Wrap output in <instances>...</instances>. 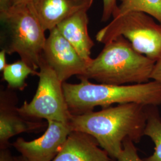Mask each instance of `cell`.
I'll return each mask as SVG.
<instances>
[{
  "label": "cell",
  "instance_id": "22",
  "mask_svg": "<svg viewBox=\"0 0 161 161\" xmlns=\"http://www.w3.org/2000/svg\"><path fill=\"white\" fill-rule=\"evenodd\" d=\"M13 161H29L28 159H26L23 156H14Z\"/></svg>",
  "mask_w": 161,
  "mask_h": 161
},
{
  "label": "cell",
  "instance_id": "17",
  "mask_svg": "<svg viewBox=\"0 0 161 161\" xmlns=\"http://www.w3.org/2000/svg\"><path fill=\"white\" fill-rule=\"evenodd\" d=\"M119 0H103V12L102 16V22H107L112 17L113 13L118 7V1Z\"/></svg>",
  "mask_w": 161,
  "mask_h": 161
},
{
  "label": "cell",
  "instance_id": "20",
  "mask_svg": "<svg viewBox=\"0 0 161 161\" xmlns=\"http://www.w3.org/2000/svg\"><path fill=\"white\" fill-rule=\"evenodd\" d=\"M6 53L4 50H1L0 52V70L3 71L7 64L6 63Z\"/></svg>",
  "mask_w": 161,
  "mask_h": 161
},
{
  "label": "cell",
  "instance_id": "8",
  "mask_svg": "<svg viewBox=\"0 0 161 161\" xmlns=\"http://www.w3.org/2000/svg\"><path fill=\"white\" fill-rule=\"evenodd\" d=\"M46 132L31 141L18 138L12 144L21 155L29 161H53L58 156L72 131L69 124L47 121Z\"/></svg>",
  "mask_w": 161,
  "mask_h": 161
},
{
  "label": "cell",
  "instance_id": "2",
  "mask_svg": "<svg viewBox=\"0 0 161 161\" xmlns=\"http://www.w3.org/2000/svg\"><path fill=\"white\" fill-rule=\"evenodd\" d=\"M80 82L63 83L64 94L71 114L80 115L114 104L136 103L146 106L161 104V84L155 80L142 84L112 85L94 84L86 78Z\"/></svg>",
  "mask_w": 161,
  "mask_h": 161
},
{
  "label": "cell",
  "instance_id": "7",
  "mask_svg": "<svg viewBox=\"0 0 161 161\" xmlns=\"http://www.w3.org/2000/svg\"><path fill=\"white\" fill-rule=\"evenodd\" d=\"M49 32L42 58L62 82L74 75H76L78 78L86 74L90 62L80 57L56 27Z\"/></svg>",
  "mask_w": 161,
  "mask_h": 161
},
{
  "label": "cell",
  "instance_id": "13",
  "mask_svg": "<svg viewBox=\"0 0 161 161\" xmlns=\"http://www.w3.org/2000/svg\"><path fill=\"white\" fill-rule=\"evenodd\" d=\"M147 121L144 136L154 143L153 153L143 159L144 161H161V116L157 106H147Z\"/></svg>",
  "mask_w": 161,
  "mask_h": 161
},
{
  "label": "cell",
  "instance_id": "9",
  "mask_svg": "<svg viewBox=\"0 0 161 161\" xmlns=\"http://www.w3.org/2000/svg\"><path fill=\"white\" fill-rule=\"evenodd\" d=\"M16 98L12 92L2 91L0 98V149L9 147L13 136L40 129L44 125L40 121L21 115L15 106Z\"/></svg>",
  "mask_w": 161,
  "mask_h": 161
},
{
  "label": "cell",
  "instance_id": "18",
  "mask_svg": "<svg viewBox=\"0 0 161 161\" xmlns=\"http://www.w3.org/2000/svg\"><path fill=\"white\" fill-rule=\"evenodd\" d=\"M151 80L161 84V60L156 62L151 75Z\"/></svg>",
  "mask_w": 161,
  "mask_h": 161
},
{
  "label": "cell",
  "instance_id": "1",
  "mask_svg": "<svg viewBox=\"0 0 161 161\" xmlns=\"http://www.w3.org/2000/svg\"><path fill=\"white\" fill-rule=\"evenodd\" d=\"M147 106L136 103L119 104L80 115L72 114L69 125L72 131L85 132L115 160L126 139L138 143L144 136Z\"/></svg>",
  "mask_w": 161,
  "mask_h": 161
},
{
  "label": "cell",
  "instance_id": "6",
  "mask_svg": "<svg viewBox=\"0 0 161 161\" xmlns=\"http://www.w3.org/2000/svg\"><path fill=\"white\" fill-rule=\"evenodd\" d=\"M39 82L32 100L17 108L19 112L31 119H46L69 124L71 113L64 94L63 83L42 58Z\"/></svg>",
  "mask_w": 161,
  "mask_h": 161
},
{
  "label": "cell",
  "instance_id": "11",
  "mask_svg": "<svg viewBox=\"0 0 161 161\" xmlns=\"http://www.w3.org/2000/svg\"><path fill=\"white\" fill-rule=\"evenodd\" d=\"M110 158L92 136L72 131L53 161H111Z\"/></svg>",
  "mask_w": 161,
  "mask_h": 161
},
{
  "label": "cell",
  "instance_id": "15",
  "mask_svg": "<svg viewBox=\"0 0 161 161\" xmlns=\"http://www.w3.org/2000/svg\"><path fill=\"white\" fill-rule=\"evenodd\" d=\"M38 75L39 72L22 60L7 64L3 71V80L8 84V88L20 91L27 86L26 80L29 75Z\"/></svg>",
  "mask_w": 161,
  "mask_h": 161
},
{
  "label": "cell",
  "instance_id": "16",
  "mask_svg": "<svg viewBox=\"0 0 161 161\" xmlns=\"http://www.w3.org/2000/svg\"><path fill=\"white\" fill-rule=\"evenodd\" d=\"M114 161H144L138 155V150L135 143L130 139H126L123 143V149Z\"/></svg>",
  "mask_w": 161,
  "mask_h": 161
},
{
  "label": "cell",
  "instance_id": "14",
  "mask_svg": "<svg viewBox=\"0 0 161 161\" xmlns=\"http://www.w3.org/2000/svg\"><path fill=\"white\" fill-rule=\"evenodd\" d=\"M120 4L112 17H119L130 12H143L161 24V0H119Z\"/></svg>",
  "mask_w": 161,
  "mask_h": 161
},
{
  "label": "cell",
  "instance_id": "12",
  "mask_svg": "<svg viewBox=\"0 0 161 161\" xmlns=\"http://www.w3.org/2000/svg\"><path fill=\"white\" fill-rule=\"evenodd\" d=\"M88 23L87 12H80L66 19L56 28L80 57L90 62L92 60L91 51L94 43L88 33Z\"/></svg>",
  "mask_w": 161,
  "mask_h": 161
},
{
  "label": "cell",
  "instance_id": "5",
  "mask_svg": "<svg viewBox=\"0 0 161 161\" xmlns=\"http://www.w3.org/2000/svg\"><path fill=\"white\" fill-rule=\"evenodd\" d=\"M119 36L131 43L138 53L158 62L161 60V24L143 12H130L113 18L96 34L98 42L106 44Z\"/></svg>",
  "mask_w": 161,
  "mask_h": 161
},
{
  "label": "cell",
  "instance_id": "19",
  "mask_svg": "<svg viewBox=\"0 0 161 161\" xmlns=\"http://www.w3.org/2000/svg\"><path fill=\"white\" fill-rule=\"evenodd\" d=\"M13 159L8 147L0 149V161H13Z\"/></svg>",
  "mask_w": 161,
  "mask_h": 161
},
{
  "label": "cell",
  "instance_id": "21",
  "mask_svg": "<svg viewBox=\"0 0 161 161\" xmlns=\"http://www.w3.org/2000/svg\"><path fill=\"white\" fill-rule=\"evenodd\" d=\"M14 5H26L32 3L34 0H11Z\"/></svg>",
  "mask_w": 161,
  "mask_h": 161
},
{
  "label": "cell",
  "instance_id": "4",
  "mask_svg": "<svg viewBox=\"0 0 161 161\" xmlns=\"http://www.w3.org/2000/svg\"><path fill=\"white\" fill-rule=\"evenodd\" d=\"M1 50L17 53L32 69L40 68L47 37L30 4L14 5L11 0H0Z\"/></svg>",
  "mask_w": 161,
  "mask_h": 161
},
{
  "label": "cell",
  "instance_id": "3",
  "mask_svg": "<svg viewBox=\"0 0 161 161\" xmlns=\"http://www.w3.org/2000/svg\"><path fill=\"white\" fill-rule=\"evenodd\" d=\"M156 62L137 52L122 36L104 44L102 51L89 63L86 72L78 78L100 84L127 85L151 80Z\"/></svg>",
  "mask_w": 161,
  "mask_h": 161
},
{
  "label": "cell",
  "instance_id": "10",
  "mask_svg": "<svg viewBox=\"0 0 161 161\" xmlns=\"http://www.w3.org/2000/svg\"><path fill=\"white\" fill-rule=\"evenodd\" d=\"M94 0H34L29 4L43 28L51 31L66 19L88 12Z\"/></svg>",
  "mask_w": 161,
  "mask_h": 161
}]
</instances>
